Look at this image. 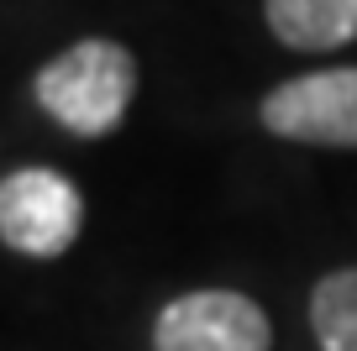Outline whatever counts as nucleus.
Segmentation results:
<instances>
[{"label":"nucleus","instance_id":"nucleus-2","mask_svg":"<svg viewBox=\"0 0 357 351\" xmlns=\"http://www.w3.org/2000/svg\"><path fill=\"white\" fill-rule=\"evenodd\" d=\"M263 126L284 142L357 153V68H315L263 95Z\"/></svg>","mask_w":357,"mask_h":351},{"label":"nucleus","instance_id":"nucleus-6","mask_svg":"<svg viewBox=\"0 0 357 351\" xmlns=\"http://www.w3.org/2000/svg\"><path fill=\"white\" fill-rule=\"evenodd\" d=\"M310 325L321 351H357V267H336L315 283Z\"/></svg>","mask_w":357,"mask_h":351},{"label":"nucleus","instance_id":"nucleus-3","mask_svg":"<svg viewBox=\"0 0 357 351\" xmlns=\"http://www.w3.org/2000/svg\"><path fill=\"white\" fill-rule=\"evenodd\" d=\"M84 199L58 168H16L0 184V242L22 257H63L79 242Z\"/></svg>","mask_w":357,"mask_h":351},{"label":"nucleus","instance_id":"nucleus-5","mask_svg":"<svg viewBox=\"0 0 357 351\" xmlns=\"http://www.w3.org/2000/svg\"><path fill=\"white\" fill-rule=\"evenodd\" d=\"M263 16L294 53H331L357 42V0H263Z\"/></svg>","mask_w":357,"mask_h":351},{"label":"nucleus","instance_id":"nucleus-1","mask_svg":"<svg viewBox=\"0 0 357 351\" xmlns=\"http://www.w3.org/2000/svg\"><path fill=\"white\" fill-rule=\"evenodd\" d=\"M32 95L63 132L89 136V142L111 136L137 95V58L111 37H84L37 68Z\"/></svg>","mask_w":357,"mask_h":351},{"label":"nucleus","instance_id":"nucleus-4","mask_svg":"<svg viewBox=\"0 0 357 351\" xmlns=\"http://www.w3.org/2000/svg\"><path fill=\"white\" fill-rule=\"evenodd\" d=\"M273 325L263 304L236 288H195L163 304L153 325V351H268Z\"/></svg>","mask_w":357,"mask_h":351}]
</instances>
